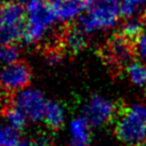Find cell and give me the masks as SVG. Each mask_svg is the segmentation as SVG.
Masks as SVG:
<instances>
[{"instance_id": "obj_1", "label": "cell", "mask_w": 146, "mask_h": 146, "mask_svg": "<svg viewBox=\"0 0 146 146\" xmlns=\"http://www.w3.org/2000/svg\"><path fill=\"white\" fill-rule=\"evenodd\" d=\"M56 15L49 2L44 0H29L26 5V21L22 40L26 43L36 42L54 23Z\"/></svg>"}, {"instance_id": "obj_2", "label": "cell", "mask_w": 146, "mask_h": 146, "mask_svg": "<svg viewBox=\"0 0 146 146\" xmlns=\"http://www.w3.org/2000/svg\"><path fill=\"white\" fill-rule=\"evenodd\" d=\"M115 136L127 146H144L146 121L131 107H120L115 117Z\"/></svg>"}, {"instance_id": "obj_3", "label": "cell", "mask_w": 146, "mask_h": 146, "mask_svg": "<svg viewBox=\"0 0 146 146\" xmlns=\"http://www.w3.org/2000/svg\"><path fill=\"white\" fill-rule=\"evenodd\" d=\"M120 15V6L115 0H98L89 11L79 17L78 25L84 33H89L113 26Z\"/></svg>"}, {"instance_id": "obj_4", "label": "cell", "mask_w": 146, "mask_h": 146, "mask_svg": "<svg viewBox=\"0 0 146 146\" xmlns=\"http://www.w3.org/2000/svg\"><path fill=\"white\" fill-rule=\"evenodd\" d=\"M99 56L103 62L115 73H120L124 67L132 63L136 56L135 44L122 34L115 33L102 47Z\"/></svg>"}, {"instance_id": "obj_5", "label": "cell", "mask_w": 146, "mask_h": 146, "mask_svg": "<svg viewBox=\"0 0 146 146\" xmlns=\"http://www.w3.org/2000/svg\"><path fill=\"white\" fill-rule=\"evenodd\" d=\"M31 79L32 71L29 64L24 60H17L0 71V89L6 94H17L31 82Z\"/></svg>"}, {"instance_id": "obj_6", "label": "cell", "mask_w": 146, "mask_h": 146, "mask_svg": "<svg viewBox=\"0 0 146 146\" xmlns=\"http://www.w3.org/2000/svg\"><path fill=\"white\" fill-rule=\"evenodd\" d=\"M119 110V105L102 96L95 95L86 104L83 110V117L90 125L99 127L112 120H115Z\"/></svg>"}, {"instance_id": "obj_7", "label": "cell", "mask_w": 146, "mask_h": 146, "mask_svg": "<svg viewBox=\"0 0 146 146\" xmlns=\"http://www.w3.org/2000/svg\"><path fill=\"white\" fill-rule=\"evenodd\" d=\"M14 103L24 112L27 119L32 121L43 119L47 102L40 91L27 89L17 92V95H14Z\"/></svg>"}, {"instance_id": "obj_8", "label": "cell", "mask_w": 146, "mask_h": 146, "mask_svg": "<svg viewBox=\"0 0 146 146\" xmlns=\"http://www.w3.org/2000/svg\"><path fill=\"white\" fill-rule=\"evenodd\" d=\"M55 39L64 52L72 55L83 50L87 44L84 32L79 26L73 24H65L62 26L55 33Z\"/></svg>"}, {"instance_id": "obj_9", "label": "cell", "mask_w": 146, "mask_h": 146, "mask_svg": "<svg viewBox=\"0 0 146 146\" xmlns=\"http://www.w3.org/2000/svg\"><path fill=\"white\" fill-rule=\"evenodd\" d=\"M50 6L54 9L56 18L60 21H68L87 8L83 0H62L50 3Z\"/></svg>"}, {"instance_id": "obj_10", "label": "cell", "mask_w": 146, "mask_h": 146, "mask_svg": "<svg viewBox=\"0 0 146 146\" xmlns=\"http://www.w3.org/2000/svg\"><path fill=\"white\" fill-rule=\"evenodd\" d=\"M64 119L65 112L63 106L56 100H48L43 114L46 125L51 130H59L64 124Z\"/></svg>"}, {"instance_id": "obj_11", "label": "cell", "mask_w": 146, "mask_h": 146, "mask_svg": "<svg viewBox=\"0 0 146 146\" xmlns=\"http://www.w3.org/2000/svg\"><path fill=\"white\" fill-rule=\"evenodd\" d=\"M89 123L84 117H76L71 122L70 130L72 135L73 144H88L90 138Z\"/></svg>"}, {"instance_id": "obj_12", "label": "cell", "mask_w": 146, "mask_h": 146, "mask_svg": "<svg viewBox=\"0 0 146 146\" xmlns=\"http://www.w3.org/2000/svg\"><path fill=\"white\" fill-rule=\"evenodd\" d=\"M144 21L143 18L140 19H132V21H128L122 27L121 31L119 32L120 34H122L125 39H128L129 41H131L133 44L136 42V40L141 35V33L144 32Z\"/></svg>"}, {"instance_id": "obj_13", "label": "cell", "mask_w": 146, "mask_h": 146, "mask_svg": "<svg viewBox=\"0 0 146 146\" xmlns=\"http://www.w3.org/2000/svg\"><path fill=\"white\" fill-rule=\"evenodd\" d=\"M125 71L130 81L133 84L138 87H143L146 84V65L145 64H141L139 62H132L127 66Z\"/></svg>"}, {"instance_id": "obj_14", "label": "cell", "mask_w": 146, "mask_h": 146, "mask_svg": "<svg viewBox=\"0 0 146 146\" xmlns=\"http://www.w3.org/2000/svg\"><path fill=\"white\" fill-rule=\"evenodd\" d=\"M19 141V130L10 124L0 123V146H16Z\"/></svg>"}, {"instance_id": "obj_15", "label": "cell", "mask_w": 146, "mask_h": 146, "mask_svg": "<svg viewBox=\"0 0 146 146\" xmlns=\"http://www.w3.org/2000/svg\"><path fill=\"white\" fill-rule=\"evenodd\" d=\"M19 56V50L15 43H3L0 44V63L11 64L17 62Z\"/></svg>"}, {"instance_id": "obj_16", "label": "cell", "mask_w": 146, "mask_h": 146, "mask_svg": "<svg viewBox=\"0 0 146 146\" xmlns=\"http://www.w3.org/2000/svg\"><path fill=\"white\" fill-rule=\"evenodd\" d=\"M135 49H136V55L146 58V32H143L141 35L136 40Z\"/></svg>"}, {"instance_id": "obj_17", "label": "cell", "mask_w": 146, "mask_h": 146, "mask_svg": "<svg viewBox=\"0 0 146 146\" xmlns=\"http://www.w3.org/2000/svg\"><path fill=\"white\" fill-rule=\"evenodd\" d=\"M136 10H137V6L127 0H123L120 5V13L123 17H131L136 13Z\"/></svg>"}, {"instance_id": "obj_18", "label": "cell", "mask_w": 146, "mask_h": 146, "mask_svg": "<svg viewBox=\"0 0 146 146\" xmlns=\"http://www.w3.org/2000/svg\"><path fill=\"white\" fill-rule=\"evenodd\" d=\"M33 139L38 146H51L52 144V137L47 132H39L33 137Z\"/></svg>"}, {"instance_id": "obj_19", "label": "cell", "mask_w": 146, "mask_h": 146, "mask_svg": "<svg viewBox=\"0 0 146 146\" xmlns=\"http://www.w3.org/2000/svg\"><path fill=\"white\" fill-rule=\"evenodd\" d=\"M132 108L146 121V106L140 105V104H136V105H132Z\"/></svg>"}, {"instance_id": "obj_20", "label": "cell", "mask_w": 146, "mask_h": 146, "mask_svg": "<svg viewBox=\"0 0 146 146\" xmlns=\"http://www.w3.org/2000/svg\"><path fill=\"white\" fill-rule=\"evenodd\" d=\"M16 146H38V144L34 141L33 138H25L19 140Z\"/></svg>"}, {"instance_id": "obj_21", "label": "cell", "mask_w": 146, "mask_h": 146, "mask_svg": "<svg viewBox=\"0 0 146 146\" xmlns=\"http://www.w3.org/2000/svg\"><path fill=\"white\" fill-rule=\"evenodd\" d=\"M127 1H129V2H132V3H135V5L137 6V5H139V3H143V2H145L146 0H127Z\"/></svg>"}, {"instance_id": "obj_22", "label": "cell", "mask_w": 146, "mask_h": 146, "mask_svg": "<svg viewBox=\"0 0 146 146\" xmlns=\"http://www.w3.org/2000/svg\"><path fill=\"white\" fill-rule=\"evenodd\" d=\"M49 3H55V2H58V1H62V0H48Z\"/></svg>"}, {"instance_id": "obj_23", "label": "cell", "mask_w": 146, "mask_h": 146, "mask_svg": "<svg viewBox=\"0 0 146 146\" xmlns=\"http://www.w3.org/2000/svg\"><path fill=\"white\" fill-rule=\"evenodd\" d=\"M2 94H3V91H2V90H1V89H0V97H1V96H2Z\"/></svg>"}, {"instance_id": "obj_24", "label": "cell", "mask_w": 146, "mask_h": 146, "mask_svg": "<svg viewBox=\"0 0 146 146\" xmlns=\"http://www.w3.org/2000/svg\"><path fill=\"white\" fill-rule=\"evenodd\" d=\"M44 1H47V0H44Z\"/></svg>"}]
</instances>
